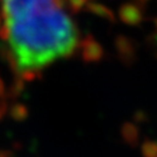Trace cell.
Segmentation results:
<instances>
[{
  "mask_svg": "<svg viewBox=\"0 0 157 157\" xmlns=\"http://www.w3.org/2000/svg\"><path fill=\"white\" fill-rule=\"evenodd\" d=\"M1 14L25 82L41 77L42 69L57 59L72 56L79 45L76 25L54 0H4Z\"/></svg>",
  "mask_w": 157,
  "mask_h": 157,
  "instance_id": "1",
  "label": "cell"
},
{
  "mask_svg": "<svg viewBox=\"0 0 157 157\" xmlns=\"http://www.w3.org/2000/svg\"><path fill=\"white\" fill-rule=\"evenodd\" d=\"M143 10L136 2H124L119 8V17L128 26H137L143 21Z\"/></svg>",
  "mask_w": 157,
  "mask_h": 157,
  "instance_id": "2",
  "label": "cell"
},
{
  "mask_svg": "<svg viewBox=\"0 0 157 157\" xmlns=\"http://www.w3.org/2000/svg\"><path fill=\"white\" fill-rule=\"evenodd\" d=\"M80 48H82V57L85 62H97L102 57L104 54L102 47L95 41L92 35H87L80 42Z\"/></svg>",
  "mask_w": 157,
  "mask_h": 157,
  "instance_id": "3",
  "label": "cell"
},
{
  "mask_svg": "<svg viewBox=\"0 0 157 157\" xmlns=\"http://www.w3.org/2000/svg\"><path fill=\"white\" fill-rule=\"evenodd\" d=\"M85 10L87 12H90V13H92V14L97 15V17L107 19V20L111 21V22H114V21H115V17H114L113 12L111 11L109 8H107L105 5H102V4L95 2V1H90V2L86 5Z\"/></svg>",
  "mask_w": 157,
  "mask_h": 157,
  "instance_id": "4",
  "label": "cell"
},
{
  "mask_svg": "<svg viewBox=\"0 0 157 157\" xmlns=\"http://www.w3.org/2000/svg\"><path fill=\"white\" fill-rule=\"evenodd\" d=\"M10 117L17 122H23L29 117L28 107L21 102H13L10 107Z\"/></svg>",
  "mask_w": 157,
  "mask_h": 157,
  "instance_id": "5",
  "label": "cell"
},
{
  "mask_svg": "<svg viewBox=\"0 0 157 157\" xmlns=\"http://www.w3.org/2000/svg\"><path fill=\"white\" fill-rule=\"evenodd\" d=\"M89 2V0H67V6L72 14H77L83 8H85Z\"/></svg>",
  "mask_w": 157,
  "mask_h": 157,
  "instance_id": "6",
  "label": "cell"
},
{
  "mask_svg": "<svg viewBox=\"0 0 157 157\" xmlns=\"http://www.w3.org/2000/svg\"><path fill=\"white\" fill-rule=\"evenodd\" d=\"M10 36H11V32H10V27L4 23L1 27H0V40H2L4 42L8 41L10 40Z\"/></svg>",
  "mask_w": 157,
  "mask_h": 157,
  "instance_id": "7",
  "label": "cell"
},
{
  "mask_svg": "<svg viewBox=\"0 0 157 157\" xmlns=\"http://www.w3.org/2000/svg\"><path fill=\"white\" fill-rule=\"evenodd\" d=\"M7 111V98H0V120Z\"/></svg>",
  "mask_w": 157,
  "mask_h": 157,
  "instance_id": "8",
  "label": "cell"
},
{
  "mask_svg": "<svg viewBox=\"0 0 157 157\" xmlns=\"http://www.w3.org/2000/svg\"><path fill=\"white\" fill-rule=\"evenodd\" d=\"M0 98H7V94H6V87L5 84H4V80L0 76Z\"/></svg>",
  "mask_w": 157,
  "mask_h": 157,
  "instance_id": "9",
  "label": "cell"
},
{
  "mask_svg": "<svg viewBox=\"0 0 157 157\" xmlns=\"http://www.w3.org/2000/svg\"><path fill=\"white\" fill-rule=\"evenodd\" d=\"M13 152L11 150H5V149H0V157H12Z\"/></svg>",
  "mask_w": 157,
  "mask_h": 157,
  "instance_id": "10",
  "label": "cell"
},
{
  "mask_svg": "<svg viewBox=\"0 0 157 157\" xmlns=\"http://www.w3.org/2000/svg\"><path fill=\"white\" fill-rule=\"evenodd\" d=\"M135 1H137V2L141 4V5H144V4H147L149 0H135Z\"/></svg>",
  "mask_w": 157,
  "mask_h": 157,
  "instance_id": "11",
  "label": "cell"
},
{
  "mask_svg": "<svg viewBox=\"0 0 157 157\" xmlns=\"http://www.w3.org/2000/svg\"><path fill=\"white\" fill-rule=\"evenodd\" d=\"M154 21H155V26H156V28H157V17L155 19V20H154Z\"/></svg>",
  "mask_w": 157,
  "mask_h": 157,
  "instance_id": "12",
  "label": "cell"
},
{
  "mask_svg": "<svg viewBox=\"0 0 157 157\" xmlns=\"http://www.w3.org/2000/svg\"><path fill=\"white\" fill-rule=\"evenodd\" d=\"M1 19H2V17H1V15H0V27H1Z\"/></svg>",
  "mask_w": 157,
  "mask_h": 157,
  "instance_id": "13",
  "label": "cell"
}]
</instances>
